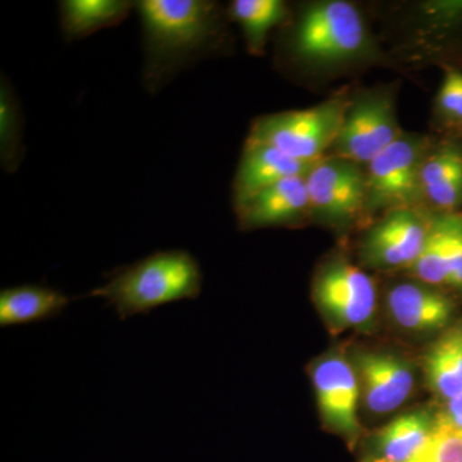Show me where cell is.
I'll use <instances>...</instances> for the list:
<instances>
[{
	"mask_svg": "<svg viewBox=\"0 0 462 462\" xmlns=\"http://www.w3.org/2000/svg\"><path fill=\"white\" fill-rule=\"evenodd\" d=\"M143 87L157 94L189 67L229 47L227 9L214 0H139Z\"/></svg>",
	"mask_w": 462,
	"mask_h": 462,
	"instance_id": "cell-1",
	"label": "cell"
},
{
	"mask_svg": "<svg viewBox=\"0 0 462 462\" xmlns=\"http://www.w3.org/2000/svg\"><path fill=\"white\" fill-rule=\"evenodd\" d=\"M282 60L303 69H338L376 60L380 50L360 9L346 0L303 5L288 21Z\"/></svg>",
	"mask_w": 462,
	"mask_h": 462,
	"instance_id": "cell-2",
	"label": "cell"
},
{
	"mask_svg": "<svg viewBox=\"0 0 462 462\" xmlns=\"http://www.w3.org/2000/svg\"><path fill=\"white\" fill-rule=\"evenodd\" d=\"M102 287L88 296L103 298L121 320L182 300H196L202 291L199 261L181 249L161 251L109 273Z\"/></svg>",
	"mask_w": 462,
	"mask_h": 462,
	"instance_id": "cell-3",
	"label": "cell"
},
{
	"mask_svg": "<svg viewBox=\"0 0 462 462\" xmlns=\"http://www.w3.org/2000/svg\"><path fill=\"white\" fill-rule=\"evenodd\" d=\"M351 96L337 94L305 109L263 115L252 121L247 141L279 149L303 162L327 157L342 126Z\"/></svg>",
	"mask_w": 462,
	"mask_h": 462,
	"instance_id": "cell-4",
	"label": "cell"
},
{
	"mask_svg": "<svg viewBox=\"0 0 462 462\" xmlns=\"http://www.w3.org/2000/svg\"><path fill=\"white\" fill-rule=\"evenodd\" d=\"M431 144L427 136L403 132L393 144L365 166V215L427 207L422 196L421 169Z\"/></svg>",
	"mask_w": 462,
	"mask_h": 462,
	"instance_id": "cell-5",
	"label": "cell"
},
{
	"mask_svg": "<svg viewBox=\"0 0 462 462\" xmlns=\"http://www.w3.org/2000/svg\"><path fill=\"white\" fill-rule=\"evenodd\" d=\"M312 298L333 333L372 329L378 306L375 282L348 258L334 256L319 267Z\"/></svg>",
	"mask_w": 462,
	"mask_h": 462,
	"instance_id": "cell-6",
	"label": "cell"
},
{
	"mask_svg": "<svg viewBox=\"0 0 462 462\" xmlns=\"http://www.w3.org/2000/svg\"><path fill=\"white\" fill-rule=\"evenodd\" d=\"M396 88L374 87L351 96L342 126L328 156L366 166L402 135Z\"/></svg>",
	"mask_w": 462,
	"mask_h": 462,
	"instance_id": "cell-7",
	"label": "cell"
},
{
	"mask_svg": "<svg viewBox=\"0 0 462 462\" xmlns=\"http://www.w3.org/2000/svg\"><path fill=\"white\" fill-rule=\"evenodd\" d=\"M306 182L311 218L331 226H346L365 215V166L327 156L311 167Z\"/></svg>",
	"mask_w": 462,
	"mask_h": 462,
	"instance_id": "cell-8",
	"label": "cell"
},
{
	"mask_svg": "<svg viewBox=\"0 0 462 462\" xmlns=\"http://www.w3.org/2000/svg\"><path fill=\"white\" fill-rule=\"evenodd\" d=\"M431 217L427 207L385 212L365 234L361 263L375 270H409L424 248Z\"/></svg>",
	"mask_w": 462,
	"mask_h": 462,
	"instance_id": "cell-9",
	"label": "cell"
},
{
	"mask_svg": "<svg viewBox=\"0 0 462 462\" xmlns=\"http://www.w3.org/2000/svg\"><path fill=\"white\" fill-rule=\"evenodd\" d=\"M322 424L354 447L363 434L358 419L360 382L351 358L339 352L322 356L310 369Z\"/></svg>",
	"mask_w": 462,
	"mask_h": 462,
	"instance_id": "cell-10",
	"label": "cell"
},
{
	"mask_svg": "<svg viewBox=\"0 0 462 462\" xmlns=\"http://www.w3.org/2000/svg\"><path fill=\"white\" fill-rule=\"evenodd\" d=\"M360 382L361 400L374 415H385L402 406L415 387L411 364L389 352H356L351 358Z\"/></svg>",
	"mask_w": 462,
	"mask_h": 462,
	"instance_id": "cell-11",
	"label": "cell"
},
{
	"mask_svg": "<svg viewBox=\"0 0 462 462\" xmlns=\"http://www.w3.org/2000/svg\"><path fill=\"white\" fill-rule=\"evenodd\" d=\"M415 281L462 291V214H434L420 256L409 269Z\"/></svg>",
	"mask_w": 462,
	"mask_h": 462,
	"instance_id": "cell-12",
	"label": "cell"
},
{
	"mask_svg": "<svg viewBox=\"0 0 462 462\" xmlns=\"http://www.w3.org/2000/svg\"><path fill=\"white\" fill-rule=\"evenodd\" d=\"M240 230L294 226L311 218L306 176L285 179L234 207Z\"/></svg>",
	"mask_w": 462,
	"mask_h": 462,
	"instance_id": "cell-13",
	"label": "cell"
},
{
	"mask_svg": "<svg viewBox=\"0 0 462 462\" xmlns=\"http://www.w3.org/2000/svg\"><path fill=\"white\" fill-rule=\"evenodd\" d=\"M385 307L394 324L412 333L442 330L455 312L451 298L439 288L418 281L392 285L385 296Z\"/></svg>",
	"mask_w": 462,
	"mask_h": 462,
	"instance_id": "cell-14",
	"label": "cell"
},
{
	"mask_svg": "<svg viewBox=\"0 0 462 462\" xmlns=\"http://www.w3.org/2000/svg\"><path fill=\"white\" fill-rule=\"evenodd\" d=\"M315 163L289 157L270 145L245 141L238 169L234 176V207L276 182L296 176H306Z\"/></svg>",
	"mask_w": 462,
	"mask_h": 462,
	"instance_id": "cell-15",
	"label": "cell"
},
{
	"mask_svg": "<svg viewBox=\"0 0 462 462\" xmlns=\"http://www.w3.org/2000/svg\"><path fill=\"white\" fill-rule=\"evenodd\" d=\"M425 206L434 214L457 212L462 206V144L454 139L431 144L421 169Z\"/></svg>",
	"mask_w": 462,
	"mask_h": 462,
	"instance_id": "cell-16",
	"label": "cell"
},
{
	"mask_svg": "<svg viewBox=\"0 0 462 462\" xmlns=\"http://www.w3.org/2000/svg\"><path fill=\"white\" fill-rule=\"evenodd\" d=\"M437 413L430 410L402 413L370 438L364 458L373 462H410L427 442Z\"/></svg>",
	"mask_w": 462,
	"mask_h": 462,
	"instance_id": "cell-17",
	"label": "cell"
},
{
	"mask_svg": "<svg viewBox=\"0 0 462 462\" xmlns=\"http://www.w3.org/2000/svg\"><path fill=\"white\" fill-rule=\"evenodd\" d=\"M57 289L39 284H23L0 291V327H20L51 320L62 314L71 302Z\"/></svg>",
	"mask_w": 462,
	"mask_h": 462,
	"instance_id": "cell-18",
	"label": "cell"
},
{
	"mask_svg": "<svg viewBox=\"0 0 462 462\" xmlns=\"http://www.w3.org/2000/svg\"><path fill=\"white\" fill-rule=\"evenodd\" d=\"M134 8L135 2L132 0H60V30L66 41H80L100 30L120 25Z\"/></svg>",
	"mask_w": 462,
	"mask_h": 462,
	"instance_id": "cell-19",
	"label": "cell"
},
{
	"mask_svg": "<svg viewBox=\"0 0 462 462\" xmlns=\"http://www.w3.org/2000/svg\"><path fill=\"white\" fill-rule=\"evenodd\" d=\"M226 9L252 56H263L273 30L287 25L291 17V7L282 0H234Z\"/></svg>",
	"mask_w": 462,
	"mask_h": 462,
	"instance_id": "cell-20",
	"label": "cell"
},
{
	"mask_svg": "<svg viewBox=\"0 0 462 462\" xmlns=\"http://www.w3.org/2000/svg\"><path fill=\"white\" fill-rule=\"evenodd\" d=\"M428 387L447 402L462 394V325L447 330L424 358Z\"/></svg>",
	"mask_w": 462,
	"mask_h": 462,
	"instance_id": "cell-21",
	"label": "cell"
},
{
	"mask_svg": "<svg viewBox=\"0 0 462 462\" xmlns=\"http://www.w3.org/2000/svg\"><path fill=\"white\" fill-rule=\"evenodd\" d=\"M23 117L20 102L8 79L0 84V163L7 173L16 172L25 149L23 144Z\"/></svg>",
	"mask_w": 462,
	"mask_h": 462,
	"instance_id": "cell-22",
	"label": "cell"
},
{
	"mask_svg": "<svg viewBox=\"0 0 462 462\" xmlns=\"http://www.w3.org/2000/svg\"><path fill=\"white\" fill-rule=\"evenodd\" d=\"M410 462H462V431L438 412L427 442Z\"/></svg>",
	"mask_w": 462,
	"mask_h": 462,
	"instance_id": "cell-23",
	"label": "cell"
},
{
	"mask_svg": "<svg viewBox=\"0 0 462 462\" xmlns=\"http://www.w3.org/2000/svg\"><path fill=\"white\" fill-rule=\"evenodd\" d=\"M438 121L452 130H462V71L446 66L436 97Z\"/></svg>",
	"mask_w": 462,
	"mask_h": 462,
	"instance_id": "cell-24",
	"label": "cell"
},
{
	"mask_svg": "<svg viewBox=\"0 0 462 462\" xmlns=\"http://www.w3.org/2000/svg\"><path fill=\"white\" fill-rule=\"evenodd\" d=\"M440 412L454 427L462 431V394L454 400L447 401Z\"/></svg>",
	"mask_w": 462,
	"mask_h": 462,
	"instance_id": "cell-25",
	"label": "cell"
},
{
	"mask_svg": "<svg viewBox=\"0 0 462 462\" xmlns=\"http://www.w3.org/2000/svg\"><path fill=\"white\" fill-rule=\"evenodd\" d=\"M361 462H373V461L367 460V458H364V460Z\"/></svg>",
	"mask_w": 462,
	"mask_h": 462,
	"instance_id": "cell-26",
	"label": "cell"
}]
</instances>
